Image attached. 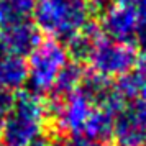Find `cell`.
Instances as JSON below:
<instances>
[{
    "instance_id": "30bf717a",
    "label": "cell",
    "mask_w": 146,
    "mask_h": 146,
    "mask_svg": "<svg viewBox=\"0 0 146 146\" xmlns=\"http://www.w3.org/2000/svg\"><path fill=\"white\" fill-rule=\"evenodd\" d=\"M102 31H100L99 25L95 23H89L82 31L76 33L72 38H69L66 41V49L67 54L72 58L74 61H79V62H87V58L92 51L95 41L102 36Z\"/></svg>"
},
{
    "instance_id": "52a82bcc",
    "label": "cell",
    "mask_w": 146,
    "mask_h": 146,
    "mask_svg": "<svg viewBox=\"0 0 146 146\" xmlns=\"http://www.w3.org/2000/svg\"><path fill=\"white\" fill-rule=\"evenodd\" d=\"M139 25V10L133 7H123L110 3L102 10L99 28L104 36L117 41L133 43Z\"/></svg>"
},
{
    "instance_id": "e0dca14e",
    "label": "cell",
    "mask_w": 146,
    "mask_h": 146,
    "mask_svg": "<svg viewBox=\"0 0 146 146\" xmlns=\"http://www.w3.org/2000/svg\"><path fill=\"white\" fill-rule=\"evenodd\" d=\"M112 3L123 5V7H133V8H141L145 5V0H112Z\"/></svg>"
},
{
    "instance_id": "44dd1931",
    "label": "cell",
    "mask_w": 146,
    "mask_h": 146,
    "mask_svg": "<svg viewBox=\"0 0 146 146\" xmlns=\"http://www.w3.org/2000/svg\"><path fill=\"white\" fill-rule=\"evenodd\" d=\"M0 146H5V143H3V141H2V138H0Z\"/></svg>"
},
{
    "instance_id": "ffe728a7",
    "label": "cell",
    "mask_w": 146,
    "mask_h": 146,
    "mask_svg": "<svg viewBox=\"0 0 146 146\" xmlns=\"http://www.w3.org/2000/svg\"><path fill=\"white\" fill-rule=\"evenodd\" d=\"M84 2L90 3V5H97V3H100V2H102V0H84Z\"/></svg>"
},
{
    "instance_id": "9a60e30c",
    "label": "cell",
    "mask_w": 146,
    "mask_h": 146,
    "mask_svg": "<svg viewBox=\"0 0 146 146\" xmlns=\"http://www.w3.org/2000/svg\"><path fill=\"white\" fill-rule=\"evenodd\" d=\"M13 99L15 97L12 92L0 89V130H2V126L5 123V120H7L12 107H13Z\"/></svg>"
},
{
    "instance_id": "7a4b0ae2",
    "label": "cell",
    "mask_w": 146,
    "mask_h": 146,
    "mask_svg": "<svg viewBox=\"0 0 146 146\" xmlns=\"http://www.w3.org/2000/svg\"><path fill=\"white\" fill-rule=\"evenodd\" d=\"M48 104L40 94L21 92L13 99V107L2 126V141L5 146H28L44 133Z\"/></svg>"
},
{
    "instance_id": "277c9868",
    "label": "cell",
    "mask_w": 146,
    "mask_h": 146,
    "mask_svg": "<svg viewBox=\"0 0 146 146\" xmlns=\"http://www.w3.org/2000/svg\"><path fill=\"white\" fill-rule=\"evenodd\" d=\"M136 58L138 49L135 43L110 40L102 35L95 41L87 62L92 72H97L108 79H118L120 76L131 71Z\"/></svg>"
},
{
    "instance_id": "5bb4252c",
    "label": "cell",
    "mask_w": 146,
    "mask_h": 146,
    "mask_svg": "<svg viewBox=\"0 0 146 146\" xmlns=\"http://www.w3.org/2000/svg\"><path fill=\"white\" fill-rule=\"evenodd\" d=\"M131 72L138 84V99L146 100V49L138 53V58L135 61Z\"/></svg>"
},
{
    "instance_id": "7402d4cb",
    "label": "cell",
    "mask_w": 146,
    "mask_h": 146,
    "mask_svg": "<svg viewBox=\"0 0 146 146\" xmlns=\"http://www.w3.org/2000/svg\"><path fill=\"white\" fill-rule=\"evenodd\" d=\"M143 7H146V0H145V5H143ZM143 7H141V8H143Z\"/></svg>"
},
{
    "instance_id": "7c38bea8",
    "label": "cell",
    "mask_w": 146,
    "mask_h": 146,
    "mask_svg": "<svg viewBox=\"0 0 146 146\" xmlns=\"http://www.w3.org/2000/svg\"><path fill=\"white\" fill-rule=\"evenodd\" d=\"M86 76V67L79 61H67L66 66L62 67L58 79L54 82L51 94L53 97H64L67 94L77 90L82 84V79Z\"/></svg>"
},
{
    "instance_id": "8992f818",
    "label": "cell",
    "mask_w": 146,
    "mask_h": 146,
    "mask_svg": "<svg viewBox=\"0 0 146 146\" xmlns=\"http://www.w3.org/2000/svg\"><path fill=\"white\" fill-rule=\"evenodd\" d=\"M112 138L118 146H146V100H128L115 112Z\"/></svg>"
},
{
    "instance_id": "6da1fadb",
    "label": "cell",
    "mask_w": 146,
    "mask_h": 146,
    "mask_svg": "<svg viewBox=\"0 0 146 146\" xmlns=\"http://www.w3.org/2000/svg\"><path fill=\"white\" fill-rule=\"evenodd\" d=\"M92 5L84 0H40L33 23L48 38L67 41L90 23Z\"/></svg>"
},
{
    "instance_id": "ba28073f",
    "label": "cell",
    "mask_w": 146,
    "mask_h": 146,
    "mask_svg": "<svg viewBox=\"0 0 146 146\" xmlns=\"http://www.w3.org/2000/svg\"><path fill=\"white\" fill-rule=\"evenodd\" d=\"M40 41L41 31L30 20H21L0 28V48L3 53L25 58L40 44Z\"/></svg>"
},
{
    "instance_id": "4fadbf2b",
    "label": "cell",
    "mask_w": 146,
    "mask_h": 146,
    "mask_svg": "<svg viewBox=\"0 0 146 146\" xmlns=\"http://www.w3.org/2000/svg\"><path fill=\"white\" fill-rule=\"evenodd\" d=\"M36 0H0V28L28 20L33 15Z\"/></svg>"
},
{
    "instance_id": "8fae6325",
    "label": "cell",
    "mask_w": 146,
    "mask_h": 146,
    "mask_svg": "<svg viewBox=\"0 0 146 146\" xmlns=\"http://www.w3.org/2000/svg\"><path fill=\"white\" fill-rule=\"evenodd\" d=\"M113 115L115 113L108 108L94 107L92 113H90L80 135H84L94 141H99V143L110 139L113 133Z\"/></svg>"
},
{
    "instance_id": "9c48e42d",
    "label": "cell",
    "mask_w": 146,
    "mask_h": 146,
    "mask_svg": "<svg viewBox=\"0 0 146 146\" xmlns=\"http://www.w3.org/2000/svg\"><path fill=\"white\" fill-rule=\"evenodd\" d=\"M27 59L10 53H0V89L15 92L27 86Z\"/></svg>"
},
{
    "instance_id": "ac0fdd59",
    "label": "cell",
    "mask_w": 146,
    "mask_h": 146,
    "mask_svg": "<svg viewBox=\"0 0 146 146\" xmlns=\"http://www.w3.org/2000/svg\"><path fill=\"white\" fill-rule=\"evenodd\" d=\"M28 146H53V141H51V139L43 133V135H40L38 138H35Z\"/></svg>"
},
{
    "instance_id": "603a6c76",
    "label": "cell",
    "mask_w": 146,
    "mask_h": 146,
    "mask_svg": "<svg viewBox=\"0 0 146 146\" xmlns=\"http://www.w3.org/2000/svg\"><path fill=\"white\" fill-rule=\"evenodd\" d=\"M0 53H2V48H0Z\"/></svg>"
},
{
    "instance_id": "5b68a950",
    "label": "cell",
    "mask_w": 146,
    "mask_h": 146,
    "mask_svg": "<svg viewBox=\"0 0 146 146\" xmlns=\"http://www.w3.org/2000/svg\"><path fill=\"white\" fill-rule=\"evenodd\" d=\"M94 104L80 89L64 97H53L48 104V117L61 133L69 136L80 135L94 110Z\"/></svg>"
},
{
    "instance_id": "2e32d148",
    "label": "cell",
    "mask_w": 146,
    "mask_h": 146,
    "mask_svg": "<svg viewBox=\"0 0 146 146\" xmlns=\"http://www.w3.org/2000/svg\"><path fill=\"white\" fill-rule=\"evenodd\" d=\"M69 146H102V143L99 141H94V139L87 138L84 135H74L67 139Z\"/></svg>"
},
{
    "instance_id": "3957f363",
    "label": "cell",
    "mask_w": 146,
    "mask_h": 146,
    "mask_svg": "<svg viewBox=\"0 0 146 146\" xmlns=\"http://www.w3.org/2000/svg\"><path fill=\"white\" fill-rule=\"evenodd\" d=\"M69 61L66 46L58 40H41L40 44L28 54V82L35 94L51 92L62 67Z\"/></svg>"
},
{
    "instance_id": "d6986e66",
    "label": "cell",
    "mask_w": 146,
    "mask_h": 146,
    "mask_svg": "<svg viewBox=\"0 0 146 146\" xmlns=\"http://www.w3.org/2000/svg\"><path fill=\"white\" fill-rule=\"evenodd\" d=\"M53 146H69V143H67V139H56V141H53Z\"/></svg>"
}]
</instances>
